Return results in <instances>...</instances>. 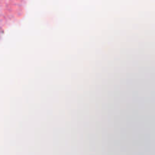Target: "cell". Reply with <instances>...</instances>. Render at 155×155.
<instances>
[]
</instances>
